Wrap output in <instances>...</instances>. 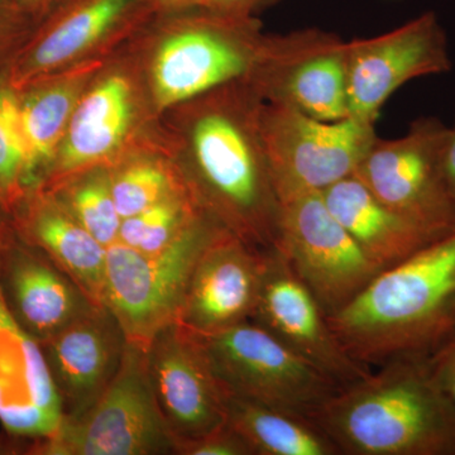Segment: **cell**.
<instances>
[{
	"label": "cell",
	"mask_w": 455,
	"mask_h": 455,
	"mask_svg": "<svg viewBox=\"0 0 455 455\" xmlns=\"http://www.w3.org/2000/svg\"><path fill=\"white\" fill-rule=\"evenodd\" d=\"M263 104L250 80H238L166 110L160 128L203 212L245 243L271 251L281 203L260 132Z\"/></svg>",
	"instance_id": "6da1fadb"
},
{
	"label": "cell",
	"mask_w": 455,
	"mask_h": 455,
	"mask_svg": "<svg viewBox=\"0 0 455 455\" xmlns=\"http://www.w3.org/2000/svg\"><path fill=\"white\" fill-rule=\"evenodd\" d=\"M328 320L350 357L368 368L430 357L455 337V229L383 269Z\"/></svg>",
	"instance_id": "7a4b0ae2"
},
{
	"label": "cell",
	"mask_w": 455,
	"mask_h": 455,
	"mask_svg": "<svg viewBox=\"0 0 455 455\" xmlns=\"http://www.w3.org/2000/svg\"><path fill=\"white\" fill-rule=\"evenodd\" d=\"M340 454L455 455V411L427 358L394 359L311 416Z\"/></svg>",
	"instance_id": "3957f363"
},
{
	"label": "cell",
	"mask_w": 455,
	"mask_h": 455,
	"mask_svg": "<svg viewBox=\"0 0 455 455\" xmlns=\"http://www.w3.org/2000/svg\"><path fill=\"white\" fill-rule=\"evenodd\" d=\"M267 40L257 17L206 8L158 14L134 38L158 116L248 79Z\"/></svg>",
	"instance_id": "277c9868"
},
{
	"label": "cell",
	"mask_w": 455,
	"mask_h": 455,
	"mask_svg": "<svg viewBox=\"0 0 455 455\" xmlns=\"http://www.w3.org/2000/svg\"><path fill=\"white\" fill-rule=\"evenodd\" d=\"M160 118L136 41L116 51L84 92L40 187L109 169L160 139Z\"/></svg>",
	"instance_id": "5b68a950"
},
{
	"label": "cell",
	"mask_w": 455,
	"mask_h": 455,
	"mask_svg": "<svg viewBox=\"0 0 455 455\" xmlns=\"http://www.w3.org/2000/svg\"><path fill=\"white\" fill-rule=\"evenodd\" d=\"M175 447L156 400L147 347L128 341L118 372L94 405L64 419L55 435L26 454L166 455L175 454Z\"/></svg>",
	"instance_id": "8992f818"
},
{
	"label": "cell",
	"mask_w": 455,
	"mask_h": 455,
	"mask_svg": "<svg viewBox=\"0 0 455 455\" xmlns=\"http://www.w3.org/2000/svg\"><path fill=\"white\" fill-rule=\"evenodd\" d=\"M196 334L233 396L311 419L341 388L252 320Z\"/></svg>",
	"instance_id": "52a82bcc"
},
{
	"label": "cell",
	"mask_w": 455,
	"mask_h": 455,
	"mask_svg": "<svg viewBox=\"0 0 455 455\" xmlns=\"http://www.w3.org/2000/svg\"><path fill=\"white\" fill-rule=\"evenodd\" d=\"M221 228L205 214L160 252L140 253L121 243L108 248L104 302L128 341L147 347L178 322L197 259Z\"/></svg>",
	"instance_id": "ba28073f"
},
{
	"label": "cell",
	"mask_w": 455,
	"mask_h": 455,
	"mask_svg": "<svg viewBox=\"0 0 455 455\" xmlns=\"http://www.w3.org/2000/svg\"><path fill=\"white\" fill-rule=\"evenodd\" d=\"M260 132L280 203L323 193L355 173L379 136L376 123L347 116L319 121L277 104H263Z\"/></svg>",
	"instance_id": "9c48e42d"
},
{
	"label": "cell",
	"mask_w": 455,
	"mask_h": 455,
	"mask_svg": "<svg viewBox=\"0 0 455 455\" xmlns=\"http://www.w3.org/2000/svg\"><path fill=\"white\" fill-rule=\"evenodd\" d=\"M449 127L420 116L405 136L377 139L353 175L401 217L434 235L455 229V199L444 170Z\"/></svg>",
	"instance_id": "30bf717a"
},
{
	"label": "cell",
	"mask_w": 455,
	"mask_h": 455,
	"mask_svg": "<svg viewBox=\"0 0 455 455\" xmlns=\"http://www.w3.org/2000/svg\"><path fill=\"white\" fill-rule=\"evenodd\" d=\"M158 16L149 0H59L36 25L5 76L12 88L110 57Z\"/></svg>",
	"instance_id": "8fae6325"
},
{
	"label": "cell",
	"mask_w": 455,
	"mask_h": 455,
	"mask_svg": "<svg viewBox=\"0 0 455 455\" xmlns=\"http://www.w3.org/2000/svg\"><path fill=\"white\" fill-rule=\"evenodd\" d=\"M275 250L328 316L355 300L382 272L331 214L320 193L281 202Z\"/></svg>",
	"instance_id": "7c38bea8"
},
{
	"label": "cell",
	"mask_w": 455,
	"mask_h": 455,
	"mask_svg": "<svg viewBox=\"0 0 455 455\" xmlns=\"http://www.w3.org/2000/svg\"><path fill=\"white\" fill-rule=\"evenodd\" d=\"M265 103L324 122L349 116L347 42L319 28L267 35L248 77Z\"/></svg>",
	"instance_id": "4fadbf2b"
},
{
	"label": "cell",
	"mask_w": 455,
	"mask_h": 455,
	"mask_svg": "<svg viewBox=\"0 0 455 455\" xmlns=\"http://www.w3.org/2000/svg\"><path fill=\"white\" fill-rule=\"evenodd\" d=\"M451 68L447 33L434 12L376 37L347 42L349 116L376 123L401 86Z\"/></svg>",
	"instance_id": "5bb4252c"
},
{
	"label": "cell",
	"mask_w": 455,
	"mask_h": 455,
	"mask_svg": "<svg viewBox=\"0 0 455 455\" xmlns=\"http://www.w3.org/2000/svg\"><path fill=\"white\" fill-rule=\"evenodd\" d=\"M147 359L156 400L176 443L227 424L229 394L194 331L178 322L164 326L147 346Z\"/></svg>",
	"instance_id": "9a60e30c"
},
{
	"label": "cell",
	"mask_w": 455,
	"mask_h": 455,
	"mask_svg": "<svg viewBox=\"0 0 455 455\" xmlns=\"http://www.w3.org/2000/svg\"><path fill=\"white\" fill-rule=\"evenodd\" d=\"M251 320L341 388L372 372L344 349L322 304L277 250L269 251L267 269Z\"/></svg>",
	"instance_id": "2e32d148"
},
{
	"label": "cell",
	"mask_w": 455,
	"mask_h": 455,
	"mask_svg": "<svg viewBox=\"0 0 455 455\" xmlns=\"http://www.w3.org/2000/svg\"><path fill=\"white\" fill-rule=\"evenodd\" d=\"M268 253L221 228L197 259L178 323L206 334L251 320Z\"/></svg>",
	"instance_id": "e0dca14e"
},
{
	"label": "cell",
	"mask_w": 455,
	"mask_h": 455,
	"mask_svg": "<svg viewBox=\"0 0 455 455\" xmlns=\"http://www.w3.org/2000/svg\"><path fill=\"white\" fill-rule=\"evenodd\" d=\"M62 420L40 343L14 319L0 281V424L27 451L55 435Z\"/></svg>",
	"instance_id": "ac0fdd59"
},
{
	"label": "cell",
	"mask_w": 455,
	"mask_h": 455,
	"mask_svg": "<svg viewBox=\"0 0 455 455\" xmlns=\"http://www.w3.org/2000/svg\"><path fill=\"white\" fill-rule=\"evenodd\" d=\"M127 338L107 307L85 315L40 341L64 419L88 411L121 366Z\"/></svg>",
	"instance_id": "d6986e66"
},
{
	"label": "cell",
	"mask_w": 455,
	"mask_h": 455,
	"mask_svg": "<svg viewBox=\"0 0 455 455\" xmlns=\"http://www.w3.org/2000/svg\"><path fill=\"white\" fill-rule=\"evenodd\" d=\"M0 281L14 319L38 343L97 307L46 254L18 238L0 250Z\"/></svg>",
	"instance_id": "ffe728a7"
},
{
	"label": "cell",
	"mask_w": 455,
	"mask_h": 455,
	"mask_svg": "<svg viewBox=\"0 0 455 455\" xmlns=\"http://www.w3.org/2000/svg\"><path fill=\"white\" fill-rule=\"evenodd\" d=\"M17 238L68 275L90 301L106 307L108 248L98 242L47 188H31L11 215Z\"/></svg>",
	"instance_id": "44dd1931"
},
{
	"label": "cell",
	"mask_w": 455,
	"mask_h": 455,
	"mask_svg": "<svg viewBox=\"0 0 455 455\" xmlns=\"http://www.w3.org/2000/svg\"><path fill=\"white\" fill-rule=\"evenodd\" d=\"M110 57L68 66L16 90L20 131L36 187L49 170L84 92Z\"/></svg>",
	"instance_id": "7402d4cb"
},
{
	"label": "cell",
	"mask_w": 455,
	"mask_h": 455,
	"mask_svg": "<svg viewBox=\"0 0 455 455\" xmlns=\"http://www.w3.org/2000/svg\"><path fill=\"white\" fill-rule=\"evenodd\" d=\"M320 194L331 214L382 271L439 238L392 211L355 175Z\"/></svg>",
	"instance_id": "603a6c76"
},
{
	"label": "cell",
	"mask_w": 455,
	"mask_h": 455,
	"mask_svg": "<svg viewBox=\"0 0 455 455\" xmlns=\"http://www.w3.org/2000/svg\"><path fill=\"white\" fill-rule=\"evenodd\" d=\"M227 424L253 455H340L311 419L233 395L228 396Z\"/></svg>",
	"instance_id": "cb8c5ba5"
},
{
	"label": "cell",
	"mask_w": 455,
	"mask_h": 455,
	"mask_svg": "<svg viewBox=\"0 0 455 455\" xmlns=\"http://www.w3.org/2000/svg\"><path fill=\"white\" fill-rule=\"evenodd\" d=\"M110 188L122 220L185 190L175 164L157 142L137 149L109 167Z\"/></svg>",
	"instance_id": "d4e9b609"
},
{
	"label": "cell",
	"mask_w": 455,
	"mask_h": 455,
	"mask_svg": "<svg viewBox=\"0 0 455 455\" xmlns=\"http://www.w3.org/2000/svg\"><path fill=\"white\" fill-rule=\"evenodd\" d=\"M205 214L185 188L140 214L123 220L116 243L140 253H157L178 241Z\"/></svg>",
	"instance_id": "484cf974"
},
{
	"label": "cell",
	"mask_w": 455,
	"mask_h": 455,
	"mask_svg": "<svg viewBox=\"0 0 455 455\" xmlns=\"http://www.w3.org/2000/svg\"><path fill=\"white\" fill-rule=\"evenodd\" d=\"M47 190L52 191L75 220L104 247L118 242L122 218L114 203L106 167L86 171Z\"/></svg>",
	"instance_id": "4316f807"
},
{
	"label": "cell",
	"mask_w": 455,
	"mask_h": 455,
	"mask_svg": "<svg viewBox=\"0 0 455 455\" xmlns=\"http://www.w3.org/2000/svg\"><path fill=\"white\" fill-rule=\"evenodd\" d=\"M35 187L18 116L17 92L4 73L0 76V208L11 217Z\"/></svg>",
	"instance_id": "83f0119b"
},
{
	"label": "cell",
	"mask_w": 455,
	"mask_h": 455,
	"mask_svg": "<svg viewBox=\"0 0 455 455\" xmlns=\"http://www.w3.org/2000/svg\"><path fill=\"white\" fill-rule=\"evenodd\" d=\"M35 20L17 3L0 5V76L7 73L18 51L35 29Z\"/></svg>",
	"instance_id": "f1b7e54d"
},
{
	"label": "cell",
	"mask_w": 455,
	"mask_h": 455,
	"mask_svg": "<svg viewBox=\"0 0 455 455\" xmlns=\"http://www.w3.org/2000/svg\"><path fill=\"white\" fill-rule=\"evenodd\" d=\"M178 455H253L243 439L226 424L193 440L176 443Z\"/></svg>",
	"instance_id": "f546056e"
},
{
	"label": "cell",
	"mask_w": 455,
	"mask_h": 455,
	"mask_svg": "<svg viewBox=\"0 0 455 455\" xmlns=\"http://www.w3.org/2000/svg\"><path fill=\"white\" fill-rule=\"evenodd\" d=\"M434 379L455 411V337L427 357Z\"/></svg>",
	"instance_id": "4dcf8cb0"
},
{
	"label": "cell",
	"mask_w": 455,
	"mask_h": 455,
	"mask_svg": "<svg viewBox=\"0 0 455 455\" xmlns=\"http://www.w3.org/2000/svg\"><path fill=\"white\" fill-rule=\"evenodd\" d=\"M278 0H204L203 8L238 17H257Z\"/></svg>",
	"instance_id": "1f68e13d"
},
{
	"label": "cell",
	"mask_w": 455,
	"mask_h": 455,
	"mask_svg": "<svg viewBox=\"0 0 455 455\" xmlns=\"http://www.w3.org/2000/svg\"><path fill=\"white\" fill-rule=\"evenodd\" d=\"M444 170L447 176L448 185L455 199V121L451 127H449L447 145L444 151Z\"/></svg>",
	"instance_id": "d6a6232c"
},
{
	"label": "cell",
	"mask_w": 455,
	"mask_h": 455,
	"mask_svg": "<svg viewBox=\"0 0 455 455\" xmlns=\"http://www.w3.org/2000/svg\"><path fill=\"white\" fill-rule=\"evenodd\" d=\"M158 14L202 8L204 0H149Z\"/></svg>",
	"instance_id": "836d02e7"
},
{
	"label": "cell",
	"mask_w": 455,
	"mask_h": 455,
	"mask_svg": "<svg viewBox=\"0 0 455 455\" xmlns=\"http://www.w3.org/2000/svg\"><path fill=\"white\" fill-rule=\"evenodd\" d=\"M57 2L59 0H16L17 4L37 23Z\"/></svg>",
	"instance_id": "e575fe53"
},
{
	"label": "cell",
	"mask_w": 455,
	"mask_h": 455,
	"mask_svg": "<svg viewBox=\"0 0 455 455\" xmlns=\"http://www.w3.org/2000/svg\"><path fill=\"white\" fill-rule=\"evenodd\" d=\"M17 239L11 217L0 208V250L9 247Z\"/></svg>",
	"instance_id": "d590c367"
},
{
	"label": "cell",
	"mask_w": 455,
	"mask_h": 455,
	"mask_svg": "<svg viewBox=\"0 0 455 455\" xmlns=\"http://www.w3.org/2000/svg\"><path fill=\"white\" fill-rule=\"evenodd\" d=\"M16 440L12 439L8 434L0 433V455H12L22 453V445H18Z\"/></svg>",
	"instance_id": "8d00e7d4"
},
{
	"label": "cell",
	"mask_w": 455,
	"mask_h": 455,
	"mask_svg": "<svg viewBox=\"0 0 455 455\" xmlns=\"http://www.w3.org/2000/svg\"><path fill=\"white\" fill-rule=\"evenodd\" d=\"M12 3H16V0H0V5L12 4Z\"/></svg>",
	"instance_id": "74e56055"
}]
</instances>
